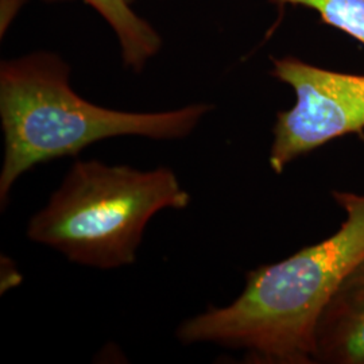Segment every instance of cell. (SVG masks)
<instances>
[{"mask_svg": "<svg viewBox=\"0 0 364 364\" xmlns=\"http://www.w3.org/2000/svg\"><path fill=\"white\" fill-rule=\"evenodd\" d=\"M346 219L332 236L246 277L232 304L183 321L185 344L216 343L243 350L255 363L311 364L321 314L364 260V195L333 191Z\"/></svg>", "mask_w": 364, "mask_h": 364, "instance_id": "1", "label": "cell"}, {"mask_svg": "<svg viewBox=\"0 0 364 364\" xmlns=\"http://www.w3.org/2000/svg\"><path fill=\"white\" fill-rule=\"evenodd\" d=\"M207 105L165 112H124L92 105L69 84V66L53 54H33L0 68V117L4 159L0 203L7 205L16 180L34 166L115 136L181 139L195 130Z\"/></svg>", "mask_w": 364, "mask_h": 364, "instance_id": "2", "label": "cell"}, {"mask_svg": "<svg viewBox=\"0 0 364 364\" xmlns=\"http://www.w3.org/2000/svg\"><path fill=\"white\" fill-rule=\"evenodd\" d=\"M191 195L169 168L77 161L49 203L27 224V237L82 266L132 264L146 225L164 209H185Z\"/></svg>", "mask_w": 364, "mask_h": 364, "instance_id": "3", "label": "cell"}, {"mask_svg": "<svg viewBox=\"0 0 364 364\" xmlns=\"http://www.w3.org/2000/svg\"><path fill=\"white\" fill-rule=\"evenodd\" d=\"M273 76L296 93L294 105L277 114L269 156L274 173L282 174L301 156L364 130V75L285 57L273 60Z\"/></svg>", "mask_w": 364, "mask_h": 364, "instance_id": "4", "label": "cell"}, {"mask_svg": "<svg viewBox=\"0 0 364 364\" xmlns=\"http://www.w3.org/2000/svg\"><path fill=\"white\" fill-rule=\"evenodd\" d=\"M313 363L364 364V260L338 287L318 320Z\"/></svg>", "mask_w": 364, "mask_h": 364, "instance_id": "5", "label": "cell"}, {"mask_svg": "<svg viewBox=\"0 0 364 364\" xmlns=\"http://www.w3.org/2000/svg\"><path fill=\"white\" fill-rule=\"evenodd\" d=\"M100 14L117 34L123 61L134 72H141L161 48V38L147 22L129 6V0H84Z\"/></svg>", "mask_w": 364, "mask_h": 364, "instance_id": "6", "label": "cell"}, {"mask_svg": "<svg viewBox=\"0 0 364 364\" xmlns=\"http://www.w3.org/2000/svg\"><path fill=\"white\" fill-rule=\"evenodd\" d=\"M275 4L304 6L320 15L321 21L341 30L364 45V0H270Z\"/></svg>", "mask_w": 364, "mask_h": 364, "instance_id": "7", "label": "cell"}, {"mask_svg": "<svg viewBox=\"0 0 364 364\" xmlns=\"http://www.w3.org/2000/svg\"><path fill=\"white\" fill-rule=\"evenodd\" d=\"M129 1H132V0H129Z\"/></svg>", "mask_w": 364, "mask_h": 364, "instance_id": "8", "label": "cell"}]
</instances>
